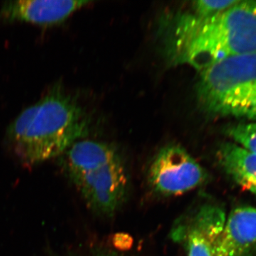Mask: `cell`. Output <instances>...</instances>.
<instances>
[{
    "instance_id": "1",
    "label": "cell",
    "mask_w": 256,
    "mask_h": 256,
    "mask_svg": "<svg viewBox=\"0 0 256 256\" xmlns=\"http://www.w3.org/2000/svg\"><path fill=\"white\" fill-rule=\"evenodd\" d=\"M172 62L200 72L230 57L256 53V2L239 0L212 18L180 15L168 40Z\"/></svg>"
},
{
    "instance_id": "2",
    "label": "cell",
    "mask_w": 256,
    "mask_h": 256,
    "mask_svg": "<svg viewBox=\"0 0 256 256\" xmlns=\"http://www.w3.org/2000/svg\"><path fill=\"white\" fill-rule=\"evenodd\" d=\"M86 132L78 102L62 86H55L12 122L6 137L18 159L35 165L65 154Z\"/></svg>"
},
{
    "instance_id": "3",
    "label": "cell",
    "mask_w": 256,
    "mask_h": 256,
    "mask_svg": "<svg viewBox=\"0 0 256 256\" xmlns=\"http://www.w3.org/2000/svg\"><path fill=\"white\" fill-rule=\"evenodd\" d=\"M69 176L95 213L112 216L127 197L129 180L114 148L92 140L78 141L65 153Z\"/></svg>"
},
{
    "instance_id": "4",
    "label": "cell",
    "mask_w": 256,
    "mask_h": 256,
    "mask_svg": "<svg viewBox=\"0 0 256 256\" xmlns=\"http://www.w3.org/2000/svg\"><path fill=\"white\" fill-rule=\"evenodd\" d=\"M197 98L216 116L256 120V53L217 62L201 72Z\"/></svg>"
},
{
    "instance_id": "5",
    "label": "cell",
    "mask_w": 256,
    "mask_h": 256,
    "mask_svg": "<svg viewBox=\"0 0 256 256\" xmlns=\"http://www.w3.org/2000/svg\"><path fill=\"white\" fill-rule=\"evenodd\" d=\"M208 173L182 146H170L160 152L152 163L148 181L153 191L163 196H178L206 182Z\"/></svg>"
},
{
    "instance_id": "6",
    "label": "cell",
    "mask_w": 256,
    "mask_h": 256,
    "mask_svg": "<svg viewBox=\"0 0 256 256\" xmlns=\"http://www.w3.org/2000/svg\"><path fill=\"white\" fill-rule=\"evenodd\" d=\"M226 218L222 206L206 204L178 222L171 238L182 246L186 256H214Z\"/></svg>"
},
{
    "instance_id": "7",
    "label": "cell",
    "mask_w": 256,
    "mask_h": 256,
    "mask_svg": "<svg viewBox=\"0 0 256 256\" xmlns=\"http://www.w3.org/2000/svg\"><path fill=\"white\" fill-rule=\"evenodd\" d=\"M90 3L74 0H20L5 2L0 18L8 22H24L40 26L64 22L74 12Z\"/></svg>"
},
{
    "instance_id": "8",
    "label": "cell",
    "mask_w": 256,
    "mask_h": 256,
    "mask_svg": "<svg viewBox=\"0 0 256 256\" xmlns=\"http://www.w3.org/2000/svg\"><path fill=\"white\" fill-rule=\"evenodd\" d=\"M214 256H256L255 207H236L227 216Z\"/></svg>"
},
{
    "instance_id": "9",
    "label": "cell",
    "mask_w": 256,
    "mask_h": 256,
    "mask_svg": "<svg viewBox=\"0 0 256 256\" xmlns=\"http://www.w3.org/2000/svg\"><path fill=\"white\" fill-rule=\"evenodd\" d=\"M218 159L224 171L236 183L256 196V154L236 143L222 144Z\"/></svg>"
},
{
    "instance_id": "10",
    "label": "cell",
    "mask_w": 256,
    "mask_h": 256,
    "mask_svg": "<svg viewBox=\"0 0 256 256\" xmlns=\"http://www.w3.org/2000/svg\"><path fill=\"white\" fill-rule=\"evenodd\" d=\"M227 132L236 144L256 154V121L232 126Z\"/></svg>"
},
{
    "instance_id": "11",
    "label": "cell",
    "mask_w": 256,
    "mask_h": 256,
    "mask_svg": "<svg viewBox=\"0 0 256 256\" xmlns=\"http://www.w3.org/2000/svg\"><path fill=\"white\" fill-rule=\"evenodd\" d=\"M239 0H200L194 2V14L201 18L216 16L236 4Z\"/></svg>"
},
{
    "instance_id": "12",
    "label": "cell",
    "mask_w": 256,
    "mask_h": 256,
    "mask_svg": "<svg viewBox=\"0 0 256 256\" xmlns=\"http://www.w3.org/2000/svg\"><path fill=\"white\" fill-rule=\"evenodd\" d=\"M120 256L119 255H118V254H101L100 256Z\"/></svg>"
}]
</instances>
